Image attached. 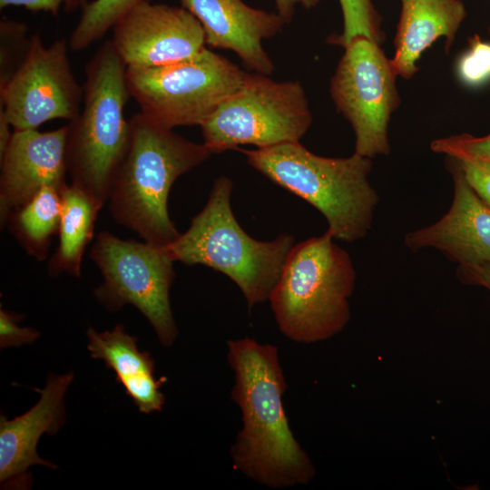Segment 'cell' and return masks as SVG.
<instances>
[{"label": "cell", "mask_w": 490, "mask_h": 490, "mask_svg": "<svg viewBox=\"0 0 490 490\" xmlns=\"http://www.w3.org/2000/svg\"><path fill=\"white\" fill-rule=\"evenodd\" d=\"M448 158L454 196L448 211L436 222L406 234L413 251L439 250L458 267L490 264V208L466 181L458 162Z\"/></svg>", "instance_id": "obj_15"}, {"label": "cell", "mask_w": 490, "mask_h": 490, "mask_svg": "<svg viewBox=\"0 0 490 490\" xmlns=\"http://www.w3.org/2000/svg\"><path fill=\"white\" fill-rule=\"evenodd\" d=\"M0 156V226L10 214L47 186L62 191L67 167L68 124L50 132L13 130Z\"/></svg>", "instance_id": "obj_13"}, {"label": "cell", "mask_w": 490, "mask_h": 490, "mask_svg": "<svg viewBox=\"0 0 490 490\" xmlns=\"http://www.w3.org/2000/svg\"><path fill=\"white\" fill-rule=\"evenodd\" d=\"M81 3V0H0V7L22 6L34 12H46L53 15L64 10H71Z\"/></svg>", "instance_id": "obj_28"}, {"label": "cell", "mask_w": 490, "mask_h": 490, "mask_svg": "<svg viewBox=\"0 0 490 490\" xmlns=\"http://www.w3.org/2000/svg\"><path fill=\"white\" fill-rule=\"evenodd\" d=\"M277 13L286 24L289 23L299 7L309 10L316 7L320 0H273Z\"/></svg>", "instance_id": "obj_30"}, {"label": "cell", "mask_w": 490, "mask_h": 490, "mask_svg": "<svg viewBox=\"0 0 490 490\" xmlns=\"http://www.w3.org/2000/svg\"><path fill=\"white\" fill-rule=\"evenodd\" d=\"M457 277L464 284L479 286L490 293V264L458 267Z\"/></svg>", "instance_id": "obj_29"}, {"label": "cell", "mask_w": 490, "mask_h": 490, "mask_svg": "<svg viewBox=\"0 0 490 490\" xmlns=\"http://www.w3.org/2000/svg\"><path fill=\"white\" fill-rule=\"evenodd\" d=\"M312 123V114L299 81H275L247 74L241 87L200 126L203 144L211 153L259 149L297 142Z\"/></svg>", "instance_id": "obj_8"}, {"label": "cell", "mask_w": 490, "mask_h": 490, "mask_svg": "<svg viewBox=\"0 0 490 490\" xmlns=\"http://www.w3.org/2000/svg\"><path fill=\"white\" fill-rule=\"evenodd\" d=\"M456 161L467 184L490 208V170L468 162Z\"/></svg>", "instance_id": "obj_27"}, {"label": "cell", "mask_w": 490, "mask_h": 490, "mask_svg": "<svg viewBox=\"0 0 490 490\" xmlns=\"http://www.w3.org/2000/svg\"><path fill=\"white\" fill-rule=\"evenodd\" d=\"M343 28L340 34H332L328 42L345 47L352 40L366 37L381 44L384 34L381 30V18L372 0H338Z\"/></svg>", "instance_id": "obj_22"}, {"label": "cell", "mask_w": 490, "mask_h": 490, "mask_svg": "<svg viewBox=\"0 0 490 490\" xmlns=\"http://www.w3.org/2000/svg\"><path fill=\"white\" fill-rule=\"evenodd\" d=\"M74 372L50 373L44 388L34 387L40 398L28 411L11 420L0 416L1 489H30L32 466H57L37 453L44 434L55 435L65 421L64 396L74 380Z\"/></svg>", "instance_id": "obj_14"}, {"label": "cell", "mask_w": 490, "mask_h": 490, "mask_svg": "<svg viewBox=\"0 0 490 490\" xmlns=\"http://www.w3.org/2000/svg\"><path fill=\"white\" fill-rule=\"evenodd\" d=\"M12 125L7 121L3 113H0V156L5 152L11 138L13 132H11Z\"/></svg>", "instance_id": "obj_31"}, {"label": "cell", "mask_w": 490, "mask_h": 490, "mask_svg": "<svg viewBox=\"0 0 490 490\" xmlns=\"http://www.w3.org/2000/svg\"><path fill=\"white\" fill-rule=\"evenodd\" d=\"M90 258L103 278L93 290L98 302L111 312L132 305L152 325L161 344L172 346L178 335L170 302L175 261L167 247L101 231Z\"/></svg>", "instance_id": "obj_9"}, {"label": "cell", "mask_w": 490, "mask_h": 490, "mask_svg": "<svg viewBox=\"0 0 490 490\" xmlns=\"http://www.w3.org/2000/svg\"><path fill=\"white\" fill-rule=\"evenodd\" d=\"M152 0H93L83 5L80 19L68 40L72 51H81L102 39L134 7Z\"/></svg>", "instance_id": "obj_21"}, {"label": "cell", "mask_w": 490, "mask_h": 490, "mask_svg": "<svg viewBox=\"0 0 490 490\" xmlns=\"http://www.w3.org/2000/svg\"><path fill=\"white\" fill-rule=\"evenodd\" d=\"M239 150L252 168L319 211L334 239L353 242L370 230L378 203L368 179L370 158L355 152L349 157H324L299 142Z\"/></svg>", "instance_id": "obj_3"}, {"label": "cell", "mask_w": 490, "mask_h": 490, "mask_svg": "<svg viewBox=\"0 0 490 490\" xmlns=\"http://www.w3.org/2000/svg\"><path fill=\"white\" fill-rule=\"evenodd\" d=\"M112 30L110 41L126 67L165 65L190 58L206 47L201 24L182 6L143 3Z\"/></svg>", "instance_id": "obj_12"}, {"label": "cell", "mask_w": 490, "mask_h": 490, "mask_svg": "<svg viewBox=\"0 0 490 490\" xmlns=\"http://www.w3.org/2000/svg\"><path fill=\"white\" fill-rule=\"evenodd\" d=\"M434 152L445 154L490 170V134L474 136L461 133L436 139L431 142Z\"/></svg>", "instance_id": "obj_24"}, {"label": "cell", "mask_w": 490, "mask_h": 490, "mask_svg": "<svg viewBox=\"0 0 490 490\" xmlns=\"http://www.w3.org/2000/svg\"><path fill=\"white\" fill-rule=\"evenodd\" d=\"M86 335L90 357L103 360L106 368L113 370L117 382L138 410L142 414L161 411L165 396L160 387L166 378L155 377L153 358L138 348L137 338L128 334L122 324L103 332L90 326Z\"/></svg>", "instance_id": "obj_18"}, {"label": "cell", "mask_w": 490, "mask_h": 490, "mask_svg": "<svg viewBox=\"0 0 490 490\" xmlns=\"http://www.w3.org/2000/svg\"><path fill=\"white\" fill-rule=\"evenodd\" d=\"M401 12L390 59L397 74L411 78L417 71L422 54L439 38L444 37L449 51L466 17L461 0H400Z\"/></svg>", "instance_id": "obj_17"}, {"label": "cell", "mask_w": 490, "mask_h": 490, "mask_svg": "<svg viewBox=\"0 0 490 490\" xmlns=\"http://www.w3.org/2000/svg\"><path fill=\"white\" fill-rule=\"evenodd\" d=\"M247 73L207 46L172 64L126 67V85L140 113L172 130L201 126L242 85Z\"/></svg>", "instance_id": "obj_7"}, {"label": "cell", "mask_w": 490, "mask_h": 490, "mask_svg": "<svg viewBox=\"0 0 490 490\" xmlns=\"http://www.w3.org/2000/svg\"><path fill=\"white\" fill-rule=\"evenodd\" d=\"M24 24L3 19L0 23V88L4 87L24 60L30 46Z\"/></svg>", "instance_id": "obj_23"}, {"label": "cell", "mask_w": 490, "mask_h": 490, "mask_svg": "<svg viewBox=\"0 0 490 490\" xmlns=\"http://www.w3.org/2000/svg\"><path fill=\"white\" fill-rule=\"evenodd\" d=\"M458 79L466 86L478 87L490 81V43L478 34L468 39V48L458 58Z\"/></svg>", "instance_id": "obj_25"}, {"label": "cell", "mask_w": 490, "mask_h": 490, "mask_svg": "<svg viewBox=\"0 0 490 490\" xmlns=\"http://www.w3.org/2000/svg\"><path fill=\"white\" fill-rule=\"evenodd\" d=\"M330 81V96L350 123L355 153L373 158L390 151L387 129L399 106L396 74L380 44L358 37L344 47Z\"/></svg>", "instance_id": "obj_10"}, {"label": "cell", "mask_w": 490, "mask_h": 490, "mask_svg": "<svg viewBox=\"0 0 490 490\" xmlns=\"http://www.w3.org/2000/svg\"><path fill=\"white\" fill-rule=\"evenodd\" d=\"M488 1L490 2V0H488ZM488 30H489V34H490V25H489V28H488Z\"/></svg>", "instance_id": "obj_32"}, {"label": "cell", "mask_w": 490, "mask_h": 490, "mask_svg": "<svg viewBox=\"0 0 490 490\" xmlns=\"http://www.w3.org/2000/svg\"><path fill=\"white\" fill-rule=\"evenodd\" d=\"M201 24L206 45L229 50L258 74L270 75L275 67L263 41L286 24L276 12L249 5L243 0H180Z\"/></svg>", "instance_id": "obj_16"}, {"label": "cell", "mask_w": 490, "mask_h": 490, "mask_svg": "<svg viewBox=\"0 0 490 490\" xmlns=\"http://www.w3.org/2000/svg\"><path fill=\"white\" fill-rule=\"evenodd\" d=\"M227 348L234 372L231 398L242 420L230 450L234 468L273 489L308 484L315 468L284 410L287 382L277 347L246 337L229 340Z\"/></svg>", "instance_id": "obj_1"}, {"label": "cell", "mask_w": 490, "mask_h": 490, "mask_svg": "<svg viewBox=\"0 0 490 490\" xmlns=\"http://www.w3.org/2000/svg\"><path fill=\"white\" fill-rule=\"evenodd\" d=\"M61 211V191L47 186L15 209L5 228L25 253L44 261L48 258L53 236L58 233Z\"/></svg>", "instance_id": "obj_20"}, {"label": "cell", "mask_w": 490, "mask_h": 490, "mask_svg": "<svg viewBox=\"0 0 490 490\" xmlns=\"http://www.w3.org/2000/svg\"><path fill=\"white\" fill-rule=\"evenodd\" d=\"M232 189L230 179L219 177L206 205L167 249L174 261L204 265L228 276L242 292L250 311L269 300L295 239L285 233L260 241L248 235L234 217Z\"/></svg>", "instance_id": "obj_6"}, {"label": "cell", "mask_w": 490, "mask_h": 490, "mask_svg": "<svg viewBox=\"0 0 490 490\" xmlns=\"http://www.w3.org/2000/svg\"><path fill=\"white\" fill-rule=\"evenodd\" d=\"M129 121V147L112 184L109 210L142 240L167 247L180 235L168 212L172 184L212 153L141 113Z\"/></svg>", "instance_id": "obj_2"}, {"label": "cell", "mask_w": 490, "mask_h": 490, "mask_svg": "<svg viewBox=\"0 0 490 490\" xmlns=\"http://www.w3.org/2000/svg\"><path fill=\"white\" fill-rule=\"evenodd\" d=\"M126 65L110 40L85 66L83 106L68 124L67 167L71 183L101 210L127 152L131 127L124 107L131 97Z\"/></svg>", "instance_id": "obj_4"}, {"label": "cell", "mask_w": 490, "mask_h": 490, "mask_svg": "<svg viewBox=\"0 0 490 490\" xmlns=\"http://www.w3.org/2000/svg\"><path fill=\"white\" fill-rule=\"evenodd\" d=\"M24 315L0 309V348H18L34 343L40 337V333L34 328L22 327L19 322Z\"/></svg>", "instance_id": "obj_26"}, {"label": "cell", "mask_w": 490, "mask_h": 490, "mask_svg": "<svg viewBox=\"0 0 490 490\" xmlns=\"http://www.w3.org/2000/svg\"><path fill=\"white\" fill-rule=\"evenodd\" d=\"M329 230L295 244L269 300L281 333L310 344L341 332L350 319L356 271Z\"/></svg>", "instance_id": "obj_5"}, {"label": "cell", "mask_w": 490, "mask_h": 490, "mask_svg": "<svg viewBox=\"0 0 490 490\" xmlns=\"http://www.w3.org/2000/svg\"><path fill=\"white\" fill-rule=\"evenodd\" d=\"M62 211L58 229V246L47 263L50 276L66 273L81 276L83 256L93 238L100 209L80 188L72 183L61 191Z\"/></svg>", "instance_id": "obj_19"}, {"label": "cell", "mask_w": 490, "mask_h": 490, "mask_svg": "<svg viewBox=\"0 0 490 490\" xmlns=\"http://www.w3.org/2000/svg\"><path fill=\"white\" fill-rule=\"evenodd\" d=\"M69 49L64 39L46 46L39 34H31L24 60L0 88V113L13 130L37 129L52 120L72 122L77 117L83 88L72 71Z\"/></svg>", "instance_id": "obj_11"}]
</instances>
